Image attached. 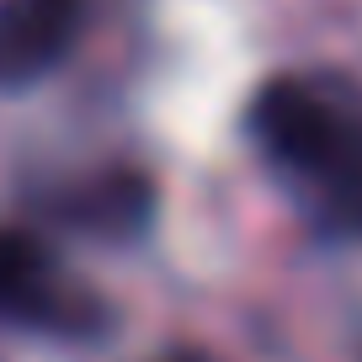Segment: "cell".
Listing matches in <instances>:
<instances>
[{"label":"cell","instance_id":"obj_2","mask_svg":"<svg viewBox=\"0 0 362 362\" xmlns=\"http://www.w3.org/2000/svg\"><path fill=\"white\" fill-rule=\"evenodd\" d=\"M0 320H27V325L69 320L54 261L43 256L37 240L16 229H0Z\"/></svg>","mask_w":362,"mask_h":362},{"label":"cell","instance_id":"obj_1","mask_svg":"<svg viewBox=\"0 0 362 362\" xmlns=\"http://www.w3.org/2000/svg\"><path fill=\"white\" fill-rule=\"evenodd\" d=\"M277 165L288 176L309 181L341 229L362 235V117H346L320 90L283 134Z\"/></svg>","mask_w":362,"mask_h":362},{"label":"cell","instance_id":"obj_4","mask_svg":"<svg viewBox=\"0 0 362 362\" xmlns=\"http://www.w3.org/2000/svg\"><path fill=\"white\" fill-rule=\"evenodd\" d=\"M176 362H197V357H176Z\"/></svg>","mask_w":362,"mask_h":362},{"label":"cell","instance_id":"obj_3","mask_svg":"<svg viewBox=\"0 0 362 362\" xmlns=\"http://www.w3.org/2000/svg\"><path fill=\"white\" fill-rule=\"evenodd\" d=\"M69 0H16L11 11H0V80L37 75L64 54L69 37Z\"/></svg>","mask_w":362,"mask_h":362}]
</instances>
